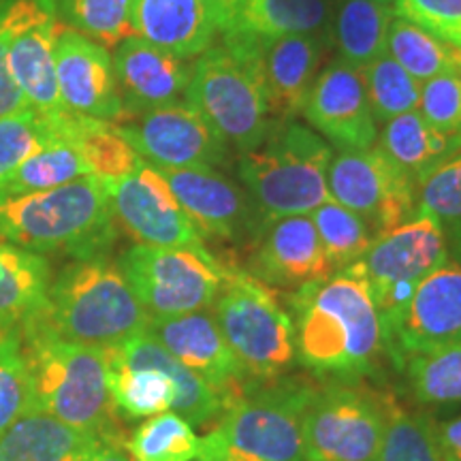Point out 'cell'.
Listing matches in <instances>:
<instances>
[{"label":"cell","mask_w":461,"mask_h":461,"mask_svg":"<svg viewBox=\"0 0 461 461\" xmlns=\"http://www.w3.org/2000/svg\"><path fill=\"white\" fill-rule=\"evenodd\" d=\"M295 359L321 376L357 380L378 367L384 327L366 280L346 267L291 297Z\"/></svg>","instance_id":"cell-1"},{"label":"cell","mask_w":461,"mask_h":461,"mask_svg":"<svg viewBox=\"0 0 461 461\" xmlns=\"http://www.w3.org/2000/svg\"><path fill=\"white\" fill-rule=\"evenodd\" d=\"M22 357L32 389V411L95 438L124 440L113 420L105 350L68 342L48 319L32 316L20 331Z\"/></svg>","instance_id":"cell-2"},{"label":"cell","mask_w":461,"mask_h":461,"mask_svg":"<svg viewBox=\"0 0 461 461\" xmlns=\"http://www.w3.org/2000/svg\"><path fill=\"white\" fill-rule=\"evenodd\" d=\"M115 240L107 190L96 176L0 201V241L24 250L105 257Z\"/></svg>","instance_id":"cell-3"},{"label":"cell","mask_w":461,"mask_h":461,"mask_svg":"<svg viewBox=\"0 0 461 461\" xmlns=\"http://www.w3.org/2000/svg\"><path fill=\"white\" fill-rule=\"evenodd\" d=\"M184 101L240 152L261 146L280 124L265 99L258 37L241 31L222 32V43L194 60Z\"/></svg>","instance_id":"cell-4"},{"label":"cell","mask_w":461,"mask_h":461,"mask_svg":"<svg viewBox=\"0 0 461 461\" xmlns=\"http://www.w3.org/2000/svg\"><path fill=\"white\" fill-rule=\"evenodd\" d=\"M105 357L113 408L124 417L149 419L173 411L193 428H203L227 406L214 387L182 366L152 333H137L105 350Z\"/></svg>","instance_id":"cell-5"},{"label":"cell","mask_w":461,"mask_h":461,"mask_svg":"<svg viewBox=\"0 0 461 461\" xmlns=\"http://www.w3.org/2000/svg\"><path fill=\"white\" fill-rule=\"evenodd\" d=\"M48 319L68 342L109 350L146 331L149 314L118 263L90 257L77 258L51 282Z\"/></svg>","instance_id":"cell-6"},{"label":"cell","mask_w":461,"mask_h":461,"mask_svg":"<svg viewBox=\"0 0 461 461\" xmlns=\"http://www.w3.org/2000/svg\"><path fill=\"white\" fill-rule=\"evenodd\" d=\"M312 393L299 380L246 384L199 447L224 461H305L303 414Z\"/></svg>","instance_id":"cell-7"},{"label":"cell","mask_w":461,"mask_h":461,"mask_svg":"<svg viewBox=\"0 0 461 461\" xmlns=\"http://www.w3.org/2000/svg\"><path fill=\"white\" fill-rule=\"evenodd\" d=\"M331 158L330 141L291 120L276 126L261 146L241 152L240 176L267 218L310 216L331 201Z\"/></svg>","instance_id":"cell-8"},{"label":"cell","mask_w":461,"mask_h":461,"mask_svg":"<svg viewBox=\"0 0 461 461\" xmlns=\"http://www.w3.org/2000/svg\"><path fill=\"white\" fill-rule=\"evenodd\" d=\"M212 314L252 383L278 378L295 361L291 314L252 274L229 272Z\"/></svg>","instance_id":"cell-9"},{"label":"cell","mask_w":461,"mask_h":461,"mask_svg":"<svg viewBox=\"0 0 461 461\" xmlns=\"http://www.w3.org/2000/svg\"><path fill=\"white\" fill-rule=\"evenodd\" d=\"M448 255L442 224L417 212L406 222L378 235L366 255L350 265L370 288L384 336L411 303L417 286L442 267L451 258Z\"/></svg>","instance_id":"cell-10"},{"label":"cell","mask_w":461,"mask_h":461,"mask_svg":"<svg viewBox=\"0 0 461 461\" xmlns=\"http://www.w3.org/2000/svg\"><path fill=\"white\" fill-rule=\"evenodd\" d=\"M118 267L149 319L207 310L229 274L212 252L148 244L131 246Z\"/></svg>","instance_id":"cell-11"},{"label":"cell","mask_w":461,"mask_h":461,"mask_svg":"<svg viewBox=\"0 0 461 461\" xmlns=\"http://www.w3.org/2000/svg\"><path fill=\"white\" fill-rule=\"evenodd\" d=\"M383 431V402L338 380L314 389L305 408V461H376Z\"/></svg>","instance_id":"cell-12"},{"label":"cell","mask_w":461,"mask_h":461,"mask_svg":"<svg viewBox=\"0 0 461 461\" xmlns=\"http://www.w3.org/2000/svg\"><path fill=\"white\" fill-rule=\"evenodd\" d=\"M327 186L331 199L359 214L376 238L417 214V186L378 146L342 149L331 158Z\"/></svg>","instance_id":"cell-13"},{"label":"cell","mask_w":461,"mask_h":461,"mask_svg":"<svg viewBox=\"0 0 461 461\" xmlns=\"http://www.w3.org/2000/svg\"><path fill=\"white\" fill-rule=\"evenodd\" d=\"M113 218L137 244L210 252L157 167L141 160L129 176L101 180Z\"/></svg>","instance_id":"cell-14"},{"label":"cell","mask_w":461,"mask_h":461,"mask_svg":"<svg viewBox=\"0 0 461 461\" xmlns=\"http://www.w3.org/2000/svg\"><path fill=\"white\" fill-rule=\"evenodd\" d=\"M140 157L158 169L216 167L229 146L186 101L115 122Z\"/></svg>","instance_id":"cell-15"},{"label":"cell","mask_w":461,"mask_h":461,"mask_svg":"<svg viewBox=\"0 0 461 461\" xmlns=\"http://www.w3.org/2000/svg\"><path fill=\"white\" fill-rule=\"evenodd\" d=\"M453 344H461V263L448 258L417 286L384 348L403 366L408 357Z\"/></svg>","instance_id":"cell-16"},{"label":"cell","mask_w":461,"mask_h":461,"mask_svg":"<svg viewBox=\"0 0 461 461\" xmlns=\"http://www.w3.org/2000/svg\"><path fill=\"white\" fill-rule=\"evenodd\" d=\"M302 113L322 140L339 149H366L378 140L363 68L342 58L322 68Z\"/></svg>","instance_id":"cell-17"},{"label":"cell","mask_w":461,"mask_h":461,"mask_svg":"<svg viewBox=\"0 0 461 461\" xmlns=\"http://www.w3.org/2000/svg\"><path fill=\"white\" fill-rule=\"evenodd\" d=\"M54 58L58 90L67 112L107 122H120L124 118L109 50L62 24Z\"/></svg>","instance_id":"cell-18"},{"label":"cell","mask_w":461,"mask_h":461,"mask_svg":"<svg viewBox=\"0 0 461 461\" xmlns=\"http://www.w3.org/2000/svg\"><path fill=\"white\" fill-rule=\"evenodd\" d=\"M146 331L152 333L182 366L214 387L227 403L238 397L246 384H250L238 357L218 330L214 314L207 310L149 319Z\"/></svg>","instance_id":"cell-19"},{"label":"cell","mask_w":461,"mask_h":461,"mask_svg":"<svg viewBox=\"0 0 461 461\" xmlns=\"http://www.w3.org/2000/svg\"><path fill=\"white\" fill-rule=\"evenodd\" d=\"M252 276L267 286L299 288L333 272L310 216L269 218L252 252Z\"/></svg>","instance_id":"cell-20"},{"label":"cell","mask_w":461,"mask_h":461,"mask_svg":"<svg viewBox=\"0 0 461 461\" xmlns=\"http://www.w3.org/2000/svg\"><path fill=\"white\" fill-rule=\"evenodd\" d=\"M327 43V34L258 37V68L269 113L276 122H291L303 112L310 90L321 75Z\"/></svg>","instance_id":"cell-21"},{"label":"cell","mask_w":461,"mask_h":461,"mask_svg":"<svg viewBox=\"0 0 461 461\" xmlns=\"http://www.w3.org/2000/svg\"><path fill=\"white\" fill-rule=\"evenodd\" d=\"M113 68L124 107L122 120L182 103L193 73L186 60L140 37L124 39L115 48Z\"/></svg>","instance_id":"cell-22"},{"label":"cell","mask_w":461,"mask_h":461,"mask_svg":"<svg viewBox=\"0 0 461 461\" xmlns=\"http://www.w3.org/2000/svg\"><path fill=\"white\" fill-rule=\"evenodd\" d=\"M158 169V167H157ZM201 235L238 240L252 224L250 201L214 167L158 169Z\"/></svg>","instance_id":"cell-23"},{"label":"cell","mask_w":461,"mask_h":461,"mask_svg":"<svg viewBox=\"0 0 461 461\" xmlns=\"http://www.w3.org/2000/svg\"><path fill=\"white\" fill-rule=\"evenodd\" d=\"M132 34L180 60L214 45L216 22L203 0H132Z\"/></svg>","instance_id":"cell-24"},{"label":"cell","mask_w":461,"mask_h":461,"mask_svg":"<svg viewBox=\"0 0 461 461\" xmlns=\"http://www.w3.org/2000/svg\"><path fill=\"white\" fill-rule=\"evenodd\" d=\"M50 263L37 252L0 241V331H20L48 310Z\"/></svg>","instance_id":"cell-25"},{"label":"cell","mask_w":461,"mask_h":461,"mask_svg":"<svg viewBox=\"0 0 461 461\" xmlns=\"http://www.w3.org/2000/svg\"><path fill=\"white\" fill-rule=\"evenodd\" d=\"M103 438L68 428L41 411L22 414L0 436V461H88Z\"/></svg>","instance_id":"cell-26"},{"label":"cell","mask_w":461,"mask_h":461,"mask_svg":"<svg viewBox=\"0 0 461 461\" xmlns=\"http://www.w3.org/2000/svg\"><path fill=\"white\" fill-rule=\"evenodd\" d=\"M378 148L417 186L431 169L459 152L461 141L436 131L419 112H408L384 124Z\"/></svg>","instance_id":"cell-27"},{"label":"cell","mask_w":461,"mask_h":461,"mask_svg":"<svg viewBox=\"0 0 461 461\" xmlns=\"http://www.w3.org/2000/svg\"><path fill=\"white\" fill-rule=\"evenodd\" d=\"M54 122L58 135L75 146L88 165L90 176H96L99 180L129 176L141 165L143 158L126 141L115 122L71 112L54 115Z\"/></svg>","instance_id":"cell-28"},{"label":"cell","mask_w":461,"mask_h":461,"mask_svg":"<svg viewBox=\"0 0 461 461\" xmlns=\"http://www.w3.org/2000/svg\"><path fill=\"white\" fill-rule=\"evenodd\" d=\"M395 20V0H338L330 39L338 58L363 68L387 51L391 22Z\"/></svg>","instance_id":"cell-29"},{"label":"cell","mask_w":461,"mask_h":461,"mask_svg":"<svg viewBox=\"0 0 461 461\" xmlns=\"http://www.w3.org/2000/svg\"><path fill=\"white\" fill-rule=\"evenodd\" d=\"M331 17V0H241L238 20L230 31L263 39H278L286 34H327Z\"/></svg>","instance_id":"cell-30"},{"label":"cell","mask_w":461,"mask_h":461,"mask_svg":"<svg viewBox=\"0 0 461 461\" xmlns=\"http://www.w3.org/2000/svg\"><path fill=\"white\" fill-rule=\"evenodd\" d=\"M86 176H90V169L82 154L60 137L32 152L24 163L0 182V201L65 186Z\"/></svg>","instance_id":"cell-31"},{"label":"cell","mask_w":461,"mask_h":461,"mask_svg":"<svg viewBox=\"0 0 461 461\" xmlns=\"http://www.w3.org/2000/svg\"><path fill=\"white\" fill-rule=\"evenodd\" d=\"M387 54L420 84L447 73H461V48L442 41L423 28L395 17L387 37Z\"/></svg>","instance_id":"cell-32"},{"label":"cell","mask_w":461,"mask_h":461,"mask_svg":"<svg viewBox=\"0 0 461 461\" xmlns=\"http://www.w3.org/2000/svg\"><path fill=\"white\" fill-rule=\"evenodd\" d=\"M384 406V431L376 461H442L436 423L428 414L411 412L393 400Z\"/></svg>","instance_id":"cell-33"},{"label":"cell","mask_w":461,"mask_h":461,"mask_svg":"<svg viewBox=\"0 0 461 461\" xmlns=\"http://www.w3.org/2000/svg\"><path fill=\"white\" fill-rule=\"evenodd\" d=\"M333 272L355 265L376 240L370 224L348 207L327 201L310 214Z\"/></svg>","instance_id":"cell-34"},{"label":"cell","mask_w":461,"mask_h":461,"mask_svg":"<svg viewBox=\"0 0 461 461\" xmlns=\"http://www.w3.org/2000/svg\"><path fill=\"white\" fill-rule=\"evenodd\" d=\"M366 90L376 124H387L397 115L417 112L420 101V84L387 51L363 67Z\"/></svg>","instance_id":"cell-35"},{"label":"cell","mask_w":461,"mask_h":461,"mask_svg":"<svg viewBox=\"0 0 461 461\" xmlns=\"http://www.w3.org/2000/svg\"><path fill=\"white\" fill-rule=\"evenodd\" d=\"M131 7L132 0H56V11L65 24L105 50L135 37Z\"/></svg>","instance_id":"cell-36"},{"label":"cell","mask_w":461,"mask_h":461,"mask_svg":"<svg viewBox=\"0 0 461 461\" xmlns=\"http://www.w3.org/2000/svg\"><path fill=\"white\" fill-rule=\"evenodd\" d=\"M201 438L176 412H160L132 431L126 448L135 461H190L199 453Z\"/></svg>","instance_id":"cell-37"},{"label":"cell","mask_w":461,"mask_h":461,"mask_svg":"<svg viewBox=\"0 0 461 461\" xmlns=\"http://www.w3.org/2000/svg\"><path fill=\"white\" fill-rule=\"evenodd\" d=\"M403 366H406L408 380L419 402H461V344L412 355L403 361Z\"/></svg>","instance_id":"cell-38"},{"label":"cell","mask_w":461,"mask_h":461,"mask_svg":"<svg viewBox=\"0 0 461 461\" xmlns=\"http://www.w3.org/2000/svg\"><path fill=\"white\" fill-rule=\"evenodd\" d=\"M60 140L54 118L32 109L0 118V182L45 143Z\"/></svg>","instance_id":"cell-39"},{"label":"cell","mask_w":461,"mask_h":461,"mask_svg":"<svg viewBox=\"0 0 461 461\" xmlns=\"http://www.w3.org/2000/svg\"><path fill=\"white\" fill-rule=\"evenodd\" d=\"M20 331H0V436L22 414L32 411V389L22 357Z\"/></svg>","instance_id":"cell-40"},{"label":"cell","mask_w":461,"mask_h":461,"mask_svg":"<svg viewBox=\"0 0 461 461\" xmlns=\"http://www.w3.org/2000/svg\"><path fill=\"white\" fill-rule=\"evenodd\" d=\"M417 212L436 218L445 230L461 222V149L417 184Z\"/></svg>","instance_id":"cell-41"},{"label":"cell","mask_w":461,"mask_h":461,"mask_svg":"<svg viewBox=\"0 0 461 461\" xmlns=\"http://www.w3.org/2000/svg\"><path fill=\"white\" fill-rule=\"evenodd\" d=\"M417 112L425 122L445 135H461V73H447L431 77L420 86Z\"/></svg>","instance_id":"cell-42"},{"label":"cell","mask_w":461,"mask_h":461,"mask_svg":"<svg viewBox=\"0 0 461 461\" xmlns=\"http://www.w3.org/2000/svg\"><path fill=\"white\" fill-rule=\"evenodd\" d=\"M395 17L461 48V0H395Z\"/></svg>","instance_id":"cell-43"},{"label":"cell","mask_w":461,"mask_h":461,"mask_svg":"<svg viewBox=\"0 0 461 461\" xmlns=\"http://www.w3.org/2000/svg\"><path fill=\"white\" fill-rule=\"evenodd\" d=\"M28 103L14 82L9 68V31L3 22V7H0V118L17 112H26Z\"/></svg>","instance_id":"cell-44"},{"label":"cell","mask_w":461,"mask_h":461,"mask_svg":"<svg viewBox=\"0 0 461 461\" xmlns=\"http://www.w3.org/2000/svg\"><path fill=\"white\" fill-rule=\"evenodd\" d=\"M442 461H461V417L436 425Z\"/></svg>","instance_id":"cell-45"},{"label":"cell","mask_w":461,"mask_h":461,"mask_svg":"<svg viewBox=\"0 0 461 461\" xmlns=\"http://www.w3.org/2000/svg\"><path fill=\"white\" fill-rule=\"evenodd\" d=\"M210 9L212 17H214L218 32H227L235 26V20H238L241 0H203Z\"/></svg>","instance_id":"cell-46"},{"label":"cell","mask_w":461,"mask_h":461,"mask_svg":"<svg viewBox=\"0 0 461 461\" xmlns=\"http://www.w3.org/2000/svg\"><path fill=\"white\" fill-rule=\"evenodd\" d=\"M88 461H135L124 440H113V438H103L92 448Z\"/></svg>","instance_id":"cell-47"},{"label":"cell","mask_w":461,"mask_h":461,"mask_svg":"<svg viewBox=\"0 0 461 461\" xmlns=\"http://www.w3.org/2000/svg\"><path fill=\"white\" fill-rule=\"evenodd\" d=\"M447 241H448V252H453V261L461 263V222L455 224V227L447 229Z\"/></svg>","instance_id":"cell-48"},{"label":"cell","mask_w":461,"mask_h":461,"mask_svg":"<svg viewBox=\"0 0 461 461\" xmlns=\"http://www.w3.org/2000/svg\"><path fill=\"white\" fill-rule=\"evenodd\" d=\"M190 461H224V459H221V457H218V455L205 451V448L199 447V453L194 455V457L190 459Z\"/></svg>","instance_id":"cell-49"},{"label":"cell","mask_w":461,"mask_h":461,"mask_svg":"<svg viewBox=\"0 0 461 461\" xmlns=\"http://www.w3.org/2000/svg\"><path fill=\"white\" fill-rule=\"evenodd\" d=\"M459 141H461V135H459Z\"/></svg>","instance_id":"cell-50"}]
</instances>
